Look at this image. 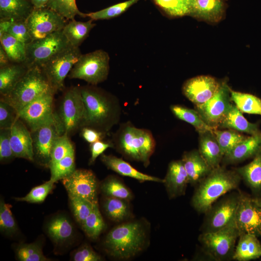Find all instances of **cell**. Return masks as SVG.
<instances>
[{
  "label": "cell",
  "mask_w": 261,
  "mask_h": 261,
  "mask_svg": "<svg viewBox=\"0 0 261 261\" xmlns=\"http://www.w3.org/2000/svg\"><path fill=\"white\" fill-rule=\"evenodd\" d=\"M12 20H0V37L7 31L12 23Z\"/></svg>",
  "instance_id": "cell-56"
},
{
  "label": "cell",
  "mask_w": 261,
  "mask_h": 261,
  "mask_svg": "<svg viewBox=\"0 0 261 261\" xmlns=\"http://www.w3.org/2000/svg\"><path fill=\"white\" fill-rule=\"evenodd\" d=\"M163 183L170 199L185 195L189 179L181 160L170 162Z\"/></svg>",
  "instance_id": "cell-20"
},
{
  "label": "cell",
  "mask_w": 261,
  "mask_h": 261,
  "mask_svg": "<svg viewBox=\"0 0 261 261\" xmlns=\"http://www.w3.org/2000/svg\"><path fill=\"white\" fill-rule=\"evenodd\" d=\"M242 178L235 170L220 165L210 172L196 186L191 204L198 213L205 214L218 199L237 189Z\"/></svg>",
  "instance_id": "cell-3"
},
{
  "label": "cell",
  "mask_w": 261,
  "mask_h": 261,
  "mask_svg": "<svg viewBox=\"0 0 261 261\" xmlns=\"http://www.w3.org/2000/svg\"><path fill=\"white\" fill-rule=\"evenodd\" d=\"M235 170L253 190H261V149L251 162Z\"/></svg>",
  "instance_id": "cell-31"
},
{
  "label": "cell",
  "mask_w": 261,
  "mask_h": 261,
  "mask_svg": "<svg viewBox=\"0 0 261 261\" xmlns=\"http://www.w3.org/2000/svg\"><path fill=\"white\" fill-rule=\"evenodd\" d=\"M235 221L240 234L261 236V207L255 199L241 191Z\"/></svg>",
  "instance_id": "cell-16"
},
{
  "label": "cell",
  "mask_w": 261,
  "mask_h": 261,
  "mask_svg": "<svg viewBox=\"0 0 261 261\" xmlns=\"http://www.w3.org/2000/svg\"><path fill=\"white\" fill-rule=\"evenodd\" d=\"M34 161L44 167H49L51 153L57 137L61 135L55 118L39 128L30 130Z\"/></svg>",
  "instance_id": "cell-15"
},
{
  "label": "cell",
  "mask_w": 261,
  "mask_h": 261,
  "mask_svg": "<svg viewBox=\"0 0 261 261\" xmlns=\"http://www.w3.org/2000/svg\"><path fill=\"white\" fill-rule=\"evenodd\" d=\"M18 112L11 104L0 99V129H11L19 118Z\"/></svg>",
  "instance_id": "cell-49"
},
{
  "label": "cell",
  "mask_w": 261,
  "mask_h": 261,
  "mask_svg": "<svg viewBox=\"0 0 261 261\" xmlns=\"http://www.w3.org/2000/svg\"><path fill=\"white\" fill-rule=\"evenodd\" d=\"M70 45L62 30L44 38L32 40L26 45V56L23 64L29 68L33 66L42 67L56 54Z\"/></svg>",
  "instance_id": "cell-10"
},
{
  "label": "cell",
  "mask_w": 261,
  "mask_h": 261,
  "mask_svg": "<svg viewBox=\"0 0 261 261\" xmlns=\"http://www.w3.org/2000/svg\"><path fill=\"white\" fill-rule=\"evenodd\" d=\"M230 89L228 84L223 82L212 98L202 104L195 106V109L203 120L213 129H218L232 103Z\"/></svg>",
  "instance_id": "cell-12"
},
{
  "label": "cell",
  "mask_w": 261,
  "mask_h": 261,
  "mask_svg": "<svg viewBox=\"0 0 261 261\" xmlns=\"http://www.w3.org/2000/svg\"><path fill=\"white\" fill-rule=\"evenodd\" d=\"M101 189L106 197H111L130 201L133 194L130 189L117 177L110 176L102 183Z\"/></svg>",
  "instance_id": "cell-37"
},
{
  "label": "cell",
  "mask_w": 261,
  "mask_h": 261,
  "mask_svg": "<svg viewBox=\"0 0 261 261\" xmlns=\"http://www.w3.org/2000/svg\"><path fill=\"white\" fill-rule=\"evenodd\" d=\"M29 68L23 63H11L0 68V97L9 94Z\"/></svg>",
  "instance_id": "cell-29"
},
{
  "label": "cell",
  "mask_w": 261,
  "mask_h": 261,
  "mask_svg": "<svg viewBox=\"0 0 261 261\" xmlns=\"http://www.w3.org/2000/svg\"><path fill=\"white\" fill-rule=\"evenodd\" d=\"M72 260L74 261H100L102 257L96 252L91 247L85 245L79 248L74 253Z\"/></svg>",
  "instance_id": "cell-52"
},
{
  "label": "cell",
  "mask_w": 261,
  "mask_h": 261,
  "mask_svg": "<svg viewBox=\"0 0 261 261\" xmlns=\"http://www.w3.org/2000/svg\"><path fill=\"white\" fill-rule=\"evenodd\" d=\"M213 132L223 155L247 137L232 129L220 130L216 129L213 130Z\"/></svg>",
  "instance_id": "cell-41"
},
{
  "label": "cell",
  "mask_w": 261,
  "mask_h": 261,
  "mask_svg": "<svg viewBox=\"0 0 261 261\" xmlns=\"http://www.w3.org/2000/svg\"><path fill=\"white\" fill-rule=\"evenodd\" d=\"M101 160L109 169L121 175L135 179L141 182L152 181L163 183V179L143 173L122 159L115 156L102 154L101 156Z\"/></svg>",
  "instance_id": "cell-23"
},
{
  "label": "cell",
  "mask_w": 261,
  "mask_h": 261,
  "mask_svg": "<svg viewBox=\"0 0 261 261\" xmlns=\"http://www.w3.org/2000/svg\"><path fill=\"white\" fill-rule=\"evenodd\" d=\"M34 9L29 0H0V19L25 21Z\"/></svg>",
  "instance_id": "cell-27"
},
{
  "label": "cell",
  "mask_w": 261,
  "mask_h": 261,
  "mask_svg": "<svg viewBox=\"0 0 261 261\" xmlns=\"http://www.w3.org/2000/svg\"><path fill=\"white\" fill-rule=\"evenodd\" d=\"M11 205L3 200L0 202V229L6 234L12 235L17 231V226L13 216Z\"/></svg>",
  "instance_id": "cell-48"
},
{
  "label": "cell",
  "mask_w": 261,
  "mask_h": 261,
  "mask_svg": "<svg viewBox=\"0 0 261 261\" xmlns=\"http://www.w3.org/2000/svg\"><path fill=\"white\" fill-rule=\"evenodd\" d=\"M256 202L258 203V204L261 206V197L259 198H256L255 199Z\"/></svg>",
  "instance_id": "cell-58"
},
{
  "label": "cell",
  "mask_w": 261,
  "mask_h": 261,
  "mask_svg": "<svg viewBox=\"0 0 261 261\" xmlns=\"http://www.w3.org/2000/svg\"><path fill=\"white\" fill-rule=\"evenodd\" d=\"M0 45L12 63H23L26 59V44L8 33L0 37Z\"/></svg>",
  "instance_id": "cell-36"
},
{
  "label": "cell",
  "mask_w": 261,
  "mask_h": 261,
  "mask_svg": "<svg viewBox=\"0 0 261 261\" xmlns=\"http://www.w3.org/2000/svg\"><path fill=\"white\" fill-rule=\"evenodd\" d=\"M213 130L199 133L198 149L212 169L220 166L224 156Z\"/></svg>",
  "instance_id": "cell-25"
},
{
  "label": "cell",
  "mask_w": 261,
  "mask_h": 261,
  "mask_svg": "<svg viewBox=\"0 0 261 261\" xmlns=\"http://www.w3.org/2000/svg\"><path fill=\"white\" fill-rule=\"evenodd\" d=\"M91 157L89 160V164H93L97 158L101 156L103 152L109 148H114L112 141H98L90 144Z\"/></svg>",
  "instance_id": "cell-53"
},
{
  "label": "cell",
  "mask_w": 261,
  "mask_h": 261,
  "mask_svg": "<svg viewBox=\"0 0 261 261\" xmlns=\"http://www.w3.org/2000/svg\"><path fill=\"white\" fill-rule=\"evenodd\" d=\"M149 227L145 221L135 220L117 225L106 235L104 246L107 253L118 260L138 255L148 243Z\"/></svg>",
  "instance_id": "cell-2"
},
{
  "label": "cell",
  "mask_w": 261,
  "mask_h": 261,
  "mask_svg": "<svg viewBox=\"0 0 261 261\" xmlns=\"http://www.w3.org/2000/svg\"><path fill=\"white\" fill-rule=\"evenodd\" d=\"M34 8L39 9L46 7L49 0H29Z\"/></svg>",
  "instance_id": "cell-57"
},
{
  "label": "cell",
  "mask_w": 261,
  "mask_h": 261,
  "mask_svg": "<svg viewBox=\"0 0 261 261\" xmlns=\"http://www.w3.org/2000/svg\"><path fill=\"white\" fill-rule=\"evenodd\" d=\"M17 257L21 261H48L41 247L37 243L20 245L16 250Z\"/></svg>",
  "instance_id": "cell-46"
},
{
  "label": "cell",
  "mask_w": 261,
  "mask_h": 261,
  "mask_svg": "<svg viewBox=\"0 0 261 261\" xmlns=\"http://www.w3.org/2000/svg\"><path fill=\"white\" fill-rule=\"evenodd\" d=\"M164 13L172 17L189 15L191 0H153Z\"/></svg>",
  "instance_id": "cell-38"
},
{
  "label": "cell",
  "mask_w": 261,
  "mask_h": 261,
  "mask_svg": "<svg viewBox=\"0 0 261 261\" xmlns=\"http://www.w3.org/2000/svg\"><path fill=\"white\" fill-rule=\"evenodd\" d=\"M87 235L92 239H96L105 227V223L99 209L98 203L93 208L82 226Z\"/></svg>",
  "instance_id": "cell-39"
},
{
  "label": "cell",
  "mask_w": 261,
  "mask_h": 261,
  "mask_svg": "<svg viewBox=\"0 0 261 261\" xmlns=\"http://www.w3.org/2000/svg\"><path fill=\"white\" fill-rule=\"evenodd\" d=\"M232 102L242 113L261 116V99L249 93L230 89Z\"/></svg>",
  "instance_id": "cell-35"
},
{
  "label": "cell",
  "mask_w": 261,
  "mask_h": 261,
  "mask_svg": "<svg viewBox=\"0 0 261 261\" xmlns=\"http://www.w3.org/2000/svg\"><path fill=\"white\" fill-rule=\"evenodd\" d=\"M7 33L26 45L32 41L26 20L13 21Z\"/></svg>",
  "instance_id": "cell-51"
},
{
  "label": "cell",
  "mask_w": 261,
  "mask_h": 261,
  "mask_svg": "<svg viewBox=\"0 0 261 261\" xmlns=\"http://www.w3.org/2000/svg\"><path fill=\"white\" fill-rule=\"evenodd\" d=\"M50 91L33 101L19 112V118L29 129L33 130L55 118L54 96Z\"/></svg>",
  "instance_id": "cell-14"
},
{
  "label": "cell",
  "mask_w": 261,
  "mask_h": 261,
  "mask_svg": "<svg viewBox=\"0 0 261 261\" xmlns=\"http://www.w3.org/2000/svg\"><path fill=\"white\" fill-rule=\"evenodd\" d=\"M240 235L235 220L214 232L201 233L198 241L204 253L216 261L233 260L236 242Z\"/></svg>",
  "instance_id": "cell-7"
},
{
  "label": "cell",
  "mask_w": 261,
  "mask_h": 261,
  "mask_svg": "<svg viewBox=\"0 0 261 261\" xmlns=\"http://www.w3.org/2000/svg\"><path fill=\"white\" fill-rule=\"evenodd\" d=\"M109 72L108 53L102 50H97L82 54L68 76L70 79L83 80L96 86L107 79Z\"/></svg>",
  "instance_id": "cell-8"
},
{
  "label": "cell",
  "mask_w": 261,
  "mask_h": 261,
  "mask_svg": "<svg viewBox=\"0 0 261 261\" xmlns=\"http://www.w3.org/2000/svg\"><path fill=\"white\" fill-rule=\"evenodd\" d=\"M50 91L53 92L42 69L33 66L28 69L9 94L0 99L13 106L19 113L30 102Z\"/></svg>",
  "instance_id": "cell-5"
},
{
  "label": "cell",
  "mask_w": 261,
  "mask_h": 261,
  "mask_svg": "<svg viewBox=\"0 0 261 261\" xmlns=\"http://www.w3.org/2000/svg\"><path fill=\"white\" fill-rule=\"evenodd\" d=\"M74 150L69 135L65 133L58 135L52 146L49 168Z\"/></svg>",
  "instance_id": "cell-44"
},
{
  "label": "cell",
  "mask_w": 261,
  "mask_h": 261,
  "mask_svg": "<svg viewBox=\"0 0 261 261\" xmlns=\"http://www.w3.org/2000/svg\"><path fill=\"white\" fill-rule=\"evenodd\" d=\"M10 143L15 158L34 161L30 131L19 118L11 128Z\"/></svg>",
  "instance_id": "cell-19"
},
{
  "label": "cell",
  "mask_w": 261,
  "mask_h": 261,
  "mask_svg": "<svg viewBox=\"0 0 261 261\" xmlns=\"http://www.w3.org/2000/svg\"><path fill=\"white\" fill-rule=\"evenodd\" d=\"M181 160L188 175L189 184L196 186L212 170L198 150L185 152Z\"/></svg>",
  "instance_id": "cell-22"
},
{
  "label": "cell",
  "mask_w": 261,
  "mask_h": 261,
  "mask_svg": "<svg viewBox=\"0 0 261 261\" xmlns=\"http://www.w3.org/2000/svg\"><path fill=\"white\" fill-rule=\"evenodd\" d=\"M11 62L9 57L2 46L0 45V68L8 66Z\"/></svg>",
  "instance_id": "cell-55"
},
{
  "label": "cell",
  "mask_w": 261,
  "mask_h": 261,
  "mask_svg": "<svg viewBox=\"0 0 261 261\" xmlns=\"http://www.w3.org/2000/svg\"><path fill=\"white\" fill-rule=\"evenodd\" d=\"M81 55L79 47L70 45L41 67L55 94L63 90L66 77Z\"/></svg>",
  "instance_id": "cell-11"
},
{
  "label": "cell",
  "mask_w": 261,
  "mask_h": 261,
  "mask_svg": "<svg viewBox=\"0 0 261 261\" xmlns=\"http://www.w3.org/2000/svg\"><path fill=\"white\" fill-rule=\"evenodd\" d=\"M226 0H191L189 15L211 23L219 21L225 13Z\"/></svg>",
  "instance_id": "cell-21"
},
{
  "label": "cell",
  "mask_w": 261,
  "mask_h": 261,
  "mask_svg": "<svg viewBox=\"0 0 261 261\" xmlns=\"http://www.w3.org/2000/svg\"><path fill=\"white\" fill-rule=\"evenodd\" d=\"M261 149V135L247 136L225 154L222 162L226 164H234L254 157Z\"/></svg>",
  "instance_id": "cell-24"
},
{
  "label": "cell",
  "mask_w": 261,
  "mask_h": 261,
  "mask_svg": "<svg viewBox=\"0 0 261 261\" xmlns=\"http://www.w3.org/2000/svg\"><path fill=\"white\" fill-rule=\"evenodd\" d=\"M235 246L233 260L247 261L261 257V245L255 235L241 233Z\"/></svg>",
  "instance_id": "cell-28"
},
{
  "label": "cell",
  "mask_w": 261,
  "mask_h": 261,
  "mask_svg": "<svg viewBox=\"0 0 261 261\" xmlns=\"http://www.w3.org/2000/svg\"><path fill=\"white\" fill-rule=\"evenodd\" d=\"M80 89L85 106L82 128H90L107 135L120 120L122 108L119 100L95 85L81 87Z\"/></svg>",
  "instance_id": "cell-1"
},
{
  "label": "cell",
  "mask_w": 261,
  "mask_h": 261,
  "mask_svg": "<svg viewBox=\"0 0 261 261\" xmlns=\"http://www.w3.org/2000/svg\"><path fill=\"white\" fill-rule=\"evenodd\" d=\"M220 84L211 76H197L187 80L184 83L182 92L195 106L199 105L215 94Z\"/></svg>",
  "instance_id": "cell-18"
},
{
  "label": "cell",
  "mask_w": 261,
  "mask_h": 261,
  "mask_svg": "<svg viewBox=\"0 0 261 261\" xmlns=\"http://www.w3.org/2000/svg\"><path fill=\"white\" fill-rule=\"evenodd\" d=\"M85 115V106L80 87H71L63 94L54 116L60 134L69 136L80 130Z\"/></svg>",
  "instance_id": "cell-6"
},
{
  "label": "cell",
  "mask_w": 261,
  "mask_h": 261,
  "mask_svg": "<svg viewBox=\"0 0 261 261\" xmlns=\"http://www.w3.org/2000/svg\"><path fill=\"white\" fill-rule=\"evenodd\" d=\"M68 196L73 214L77 221L82 226L95 204L80 197L72 195Z\"/></svg>",
  "instance_id": "cell-45"
},
{
  "label": "cell",
  "mask_w": 261,
  "mask_h": 261,
  "mask_svg": "<svg viewBox=\"0 0 261 261\" xmlns=\"http://www.w3.org/2000/svg\"><path fill=\"white\" fill-rule=\"evenodd\" d=\"M80 134L82 138L87 142L91 144L98 141L103 140L106 134L92 128L83 127L80 129Z\"/></svg>",
  "instance_id": "cell-54"
},
{
  "label": "cell",
  "mask_w": 261,
  "mask_h": 261,
  "mask_svg": "<svg viewBox=\"0 0 261 261\" xmlns=\"http://www.w3.org/2000/svg\"><path fill=\"white\" fill-rule=\"evenodd\" d=\"M90 19L86 22L70 20L66 23L62 32L69 44L74 47H79L88 37L90 30L96 24Z\"/></svg>",
  "instance_id": "cell-30"
},
{
  "label": "cell",
  "mask_w": 261,
  "mask_h": 261,
  "mask_svg": "<svg viewBox=\"0 0 261 261\" xmlns=\"http://www.w3.org/2000/svg\"><path fill=\"white\" fill-rule=\"evenodd\" d=\"M46 7L66 19L74 20L76 15L86 17L85 14L77 8L76 0H49Z\"/></svg>",
  "instance_id": "cell-42"
},
{
  "label": "cell",
  "mask_w": 261,
  "mask_h": 261,
  "mask_svg": "<svg viewBox=\"0 0 261 261\" xmlns=\"http://www.w3.org/2000/svg\"><path fill=\"white\" fill-rule=\"evenodd\" d=\"M50 180L54 183L68 176L75 170L74 150L51 166Z\"/></svg>",
  "instance_id": "cell-40"
},
{
  "label": "cell",
  "mask_w": 261,
  "mask_h": 261,
  "mask_svg": "<svg viewBox=\"0 0 261 261\" xmlns=\"http://www.w3.org/2000/svg\"><path fill=\"white\" fill-rule=\"evenodd\" d=\"M115 148L125 159L147 167L154 153L156 142L150 130L134 126L130 122L121 124L113 134Z\"/></svg>",
  "instance_id": "cell-4"
},
{
  "label": "cell",
  "mask_w": 261,
  "mask_h": 261,
  "mask_svg": "<svg viewBox=\"0 0 261 261\" xmlns=\"http://www.w3.org/2000/svg\"><path fill=\"white\" fill-rule=\"evenodd\" d=\"M138 1L139 0H128L97 12L85 14V16L89 17L92 20L109 19L115 18L125 12Z\"/></svg>",
  "instance_id": "cell-43"
},
{
  "label": "cell",
  "mask_w": 261,
  "mask_h": 261,
  "mask_svg": "<svg viewBox=\"0 0 261 261\" xmlns=\"http://www.w3.org/2000/svg\"><path fill=\"white\" fill-rule=\"evenodd\" d=\"M66 19L47 7L33 10L26 20L32 41L42 39L58 31L66 24Z\"/></svg>",
  "instance_id": "cell-13"
},
{
  "label": "cell",
  "mask_w": 261,
  "mask_h": 261,
  "mask_svg": "<svg viewBox=\"0 0 261 261\" xmlns=\"http://www.w3.org/2000/svg\"><path fill=\"white\" fill-rule=\"evenodd\" d=\"M102 206L107 217L115 222L123 221L128 219L130 215L128 201L125 200L106 197Z\"/></svg>",
  "instance_id": "cell-33"
},
{
  "label": "cell",
  "mask_w": 261,
  "mask_h": 261,
  "mask_svg": "<svg viewBox=\"0 0 261 261\" xmlns=\"http://www.w3.org/2000/svg\"><path fill=\"white\" fill-rule=\"evenodd\" d=\"M240 196V191H233L215 202L205 213L201 233L217 231L233 222Z\"/></svg>",
  "instance_id": "cell-9"
},
{
  "label": "cell",
  "mask_w": 261,
  "mask_h": 261,
  "mask_svg": "<svg viewBox=\"0 0 261 261\" xmlns=\"http://www.w3.org/2000/svg\"><path fill=\"white\" fill-rule=\"evenodd\" d=\"M61 180L68 195L83 198L94 204L98 203V183L92 171L75 169Z\"/></svg>",
  "instance_id": "cell-17"
},
{
  "label": "cell",
  "mask_w": 261,
  "mask_h": 261,
  "mask_svg": "<svg viewBox=\"0 0 261 261\" xmlns=\"http://www.w3.org/2000/svg\"><path fill=\"white\" fill-rule=\"evenodd\" d=\"M54 182L50 179L44 183L35 187L24 197H16V201L26 202L30 203L43 202L47 196L52 190Z\"/></svg>",
  "instance_id": "cell-47"
},
{
  "label": "cell",
  "mask_w": 261,
  "mask_h": 261,
  "mask_svg": "<svg viewBox=\"0 0 261 261\" xmlns=\"http://www.w3.org/2000/svg\"><path fill=\"white\" fill-rule=\"evenodd\" d=\"M73 231L70 221L66 217L61 216L52 219L47 227L49 237L57 243L69 239L73 234Z\"/></svg>",
  "instance_id": "cell-34"
},
{
  "label": "cell",
  "mask_w": 261,
  "mask_h": 261,
  "mask_svg": "<svg viewBox=\"0 0 261 261\" xmlns=\"http://www.w3.org/2000/svg\"><path fill=\"white\" fill-rule=\"evenodd\" d=\"M170 109L177 118L191 125L198 133L214 130L206 123L195 109L177 104L172 105Z\"/></svg>",
  "instance_id": "cell-32"
},
{
  "label": "cell",
  "mask_w": 261,
  "mask_h": 261,
  "mask_svg": "<svg viewBox=\"0 0 261 261\" xmlns=\"http://www.w3.org/2000/svg\"><path fill=\"white\" fill-rule=\"evenodd\" d=\"M218 128L232 129L251 135H261L258 124L248 121L243 116V113L233 103L219 123Z\"/></svg>",
  "instance_id": "cell-26"
},
{
  "label": "cell",
  "mask_w": 261,
  "mask_h": 261,
  "mask_svg": "<svg viewBox=\"0 0 261 261\" xmlns=\"http://www.w3.org/2000/svg\"><path fill=\"white\" fill-rule=\"evenodd\" d=\"M11 129H0V161L9 162L14 158L10 143Z\"/></svg>",
  "instance_id": "cell-50"
}]
</instances>
